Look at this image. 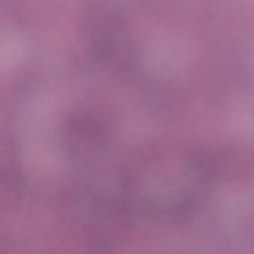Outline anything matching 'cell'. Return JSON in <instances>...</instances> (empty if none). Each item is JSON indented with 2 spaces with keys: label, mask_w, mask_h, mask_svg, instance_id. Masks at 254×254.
<instances>
[{
  "label": "cell",
  "mask_w": 254,
  "mask_h": 254,
  "mask_svg": "<svg viewBox=\"0 0 254 254\" xmlns=\"http://www.w3.org/2000/svg\"><path fill=\"white\" fill-rule=\"evenodd\" d=\"M87 24L89 52L94 59L113 73L130 71L135 56L122 17L112 10H100L89 17Z\"/></svg>",
  "instance_id": "6da1fadb"
},
{
  "label": "cell",
  "mask_w": 254,
  "mask_h": 254,
  "mask_svg": "<svg viewBox=\"0 0 254 254\" xmlns=\"http://www.w3.org/2000/svg\"><path fill=\"white\" fill-rule=\"evenodd\" d=\"M27 49V39L20 32L0 29V72L16 65L24 58Z\"/></svg>",
  "instance_id": "7a4b0ae2"
}]
</instances>
